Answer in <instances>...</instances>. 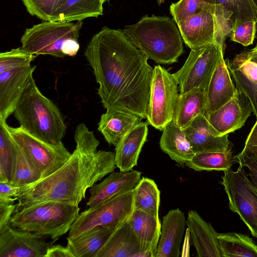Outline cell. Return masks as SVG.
I'll use <instances>...</instances> for the list:
<instances>
[{
  "label": "cell",
  "mask_w": 257,
  "mask_h": 257,
  "mask_svg": "<svg viewBox=\"0 0 257 257\" xmlns=\"http://www.w3.org/2000/svg\"><path fill=\"white\" fill-rule=\"evenodd\" d=\"M84 55L99 84L97 93L104 108L146 118L153 68L122 31L102 28Z\"/></svg>",
  "instance_id": "1"
},
{
  "label": "cell",
  "mask_w": 257,
  "mask_h": 257,
  "mask_svg": "<svg viewBox=\"0 0 257 257\" xmlns=\"http://www.w3.org/2000/svg\"><path fill=\"white\" fill-rule=\"evenodd\" d=\"M74 140L76 148L63 166L49 176L23 186L15 198V211L45 201L78 206L88 188L114 171L115 154L97 151L99 142L84 123L76 126Z\"/></svg>",
  "instance_id": "2"
},
{
  "label": "cell",
  "mask_w": 257,
  "mask_h": 257,
  "mask_svg": "<svg viewBox=\"0 0 257 257\" xmlns=\"http://www.w3.org/2000/svg\"><path fill=\"white\" fill-rule=\"evenodd\" d=\"M175 22L168 17L147 15L122 31L148 59L171 64L184 53L182 37Z\"/></svg>",
  "instance_id": "3"
},
{
  "label": "cell",
  "mask_w": 257,
  "mask_h": 257,
  "mask_svg": "<svg viewBox=\"0 0 257 257\" xmlns=\"http://www.w3.org/2000/svg\"><path fill=\"white\" fill-rule=\"evenodd\" d=\"M14 116L20 126L33 137L46 143L59 145L66 126L58 107L44 96L30 77L16 105Z\"/></svg>",
  "instance_id": "4"
},
{
  "label": "cell",
  "mask_w": 257,
  "mask_h": 257,
  "mask_svg": "<svg viewBox=\"0 0 257 257\" xmlns=\"http://www.w3.org/2000/svg\"><path fill=\"white\" fill-rule=\"evenodd\" d=\"M79 211L77 205L45 201L15 211L10 223L18 229L58 239L70 230Z\"/></svg>",
  "instance_id": "5"
},
{
  "label": "cell",
  "mask_w": 257,
  "mask_h": 257,
  "mask_svg": "<svg viewBox=\"0 0 257 257\" xmlns=\"http://www.w3.org/2000/svg\"><path fill=\"white\" fill-rule=\"evenodd\" d=\"M36 57L21 47L0 54V118L6 120L14 113L36 68L31 63Z\"/></svg>",
  "instance_id": "6"
},
{
  "label": "cell",
  "mask_w": 257,
  "mask_h": 257,
  "mask_svg": "<svg viewBox=\"0 0 257 257\" xmlns=\"http://www.w3.org/2000/svg\"><path fill=\"white\" fill-rule=\"evenodd\" d=\"M82 21L76 23L62 21H44L25 30L21 42L22 49L38 56L49 55L63 58L62 52L65 43L70 39L78 40Z\"/></svg>",
  "instance_id": "7"
},
{
  "label": "cell",
  "mask_w": 257,
  "mask_h": 257,
  "mask_svg": "<svg viewBox=\"0 0 257 257\" xmlns=\"http://www.w3.org/2000/svg\"><path fill=\"white\" fill-rule=\"evenodd\" d=\"M134 194L133 189L81 212L67 237L75 238L97 226L117 228L134 211Z\"/></svg>",
  "instance_id": "8"
},
{
  "label": "cell",
  "mask_w": 257,
  "mask_h": 257,
  "mask_svg": "<svg viewBox=\"0 0 257 257\" xmlns=\"http://www.w3.org/2000/svg\"><path fill=\"white\" fill-rule=\"evenodd\" d=\"M178 85L173 74L160 65L154 67L146 118L155 128L163 131L172 121L179 95Z\"/></svg>",
  "instance_id": "9"
},
{
  "label": "cell",
  "mask_w": 257,
  "mask_h": 257,
  "mask_svg": "<svg viewBox=\"0 0 257 257\" xmlns=\"http://www.w3.org/2000/svg\"><path fill=\"white\" fill-rule=\"evenodd\" d=\"M243 168L224 171L220 184L229 200V207L237 213L254 237H257V188L250 181Z\"/></svg>",
  "instance_id": "10"
},
{
  "label": "cell",
  "mask_w": 257,
  "mask_h": 257,
  "mask_svg": "<svg viewBox=\"0 0 257 257\" xmlns=\"http://www.w3.org/2000/svg\"><path fill=\"white\" fill-rule=\"evenodd\" d=\"M223 52L221 45L215 41L205 47L191 50L183 66L173 74L180 93L194 88L206 91Z\"/></svg>",
  "instance_id": "11"
},
{
  "label": "cell",
  "mask_w": 257,
  "mask_h": 257,
  "mask_svg": "<svg viewBox=\"0 0 257 257\" xmlns=\"http://www.w3.org/2000/svg\"><path fill=\"white\" fill-rule=\"evenodd\" d=\"M8 130L15 142L39 170L41 179L59 169L71 155L63 143L53 145L46 143L31 135L21 126L8 125Z\"/></svg>",
  "instance_id": "12"
},
{
  "label": "cell",
  "mask_w": 257,
  "mask_h": 257,
  "mask_svg": "<svg viewBox=\"0 0 257 257\" xmlns=\"http://www.w3.org/2000/svg\"><path fill=\"white\" fill-rule=\"evenodd\" d=\"M47 236L18 229L9 223L0 229V257H45L54 242Z\"/></svg>",
  "instance_id": "13"
},
{
  "label": "cell",
  "mask_w": 257,
  "mask_h": 257,
  "mask_svg": "<svg viewBox=\"0 0 257 257\" xmlns=\"http://www.w3.org/2000/svg\"><path fill=\"white\" fill-rule=\"evenodd\" d=\"M252 111L247 98L237 89L233 97L206 117L218 133L226 135L242 127Z\"/></svg>",
  "instance_id": "14"
},
{
  "label": "cell",
  "mask_w": 257,
  "mask_h": 257,
  "mask_svg": "<svg viewBox=\"0 0 257 257\" xmlns=\"http://www.w3.org/2000/svg\"><path fill=\"white\" fill-rule=\"evenodd\" d=\"M214 9L215 5L177 24L183 41L191 50L205 47L214 41Z\"/></svg>",
  "instance_id": "15"
},
{
  "label": "cell",
  "mask_w": 257,
  "mask_h": 257,
  "mask_svg": "<svg viewBox=\"0 0 257 257\" xmlns=\"http://www.w3.org/2000/svg\"><path fill=\"white\" fill-rule=\"evenodd\" d=\"M183 129L195 154L224 152L231 148L228 135H221L204 114L196 117Z\"/></svg>",
  "instance_id": "16"
},
{
  "label": "cell",
  "mask_w": 257,
  "mask_h": 257,
  "mask_svg": "<svg viewBox=\"0 0 257 257\" xmlns=\"http://www.w3.org/2000/svg\"><path fill=\"white\" fill-rule=\"evenodd\" d=\"M141 172H112L98 184L90 188V197L86 203L89 208L94 207L112 197L134 189L141 179Z\"/></svg>",
  "instance_id": "17"
},
{
  "label": "cell",
  "mask_w": 257,
  "mask_h": 257,
  "mask_svg": "<svg viewBox=\"0 0 257 257\" xmlns=\"http://www.w3.org/2000/svg\"><path fill=\"white\" fill-rule=\"evenodd\" d=\"M186 224L184 213L181 210L169 211L163 218L155 257H179Z\"/></svg>",
  "instance_id": "18"
},
{
  "label": "cell",
  "mask_w": 257,
  "mask_h": 257,
  "mask_svg": "<svg viewBox=\"0 0 257 257\" xmlns=\"http://www.w3.org/2000/svg\"><path fill=\"white\" fill-rule=\"evenodd\" d=\"M186 225L199 257H221L218 233L195 210L188 211Z\"/></svg>",
  "instance_id": "19"
},
{
  "label": "cell",
  "mask_w": 257,
  "mask_h": 257,
  "mask_svg": "<svg viewBox=\"0 0 257 257\" xmlns=\"http://www.w3.org/2000/svg\"><path fill=\"white\" fill-rule=\"evenodd\" d=\"M237 91L222 56L205 91L206 106L205 115L207 116L227 103L233 97Z\"/></svg>",
  "instance_id": "20"
},
{
  "label": "cell",
  "mask_w": 257,
  "mask_h": 257,
  "mask_svg": "<svg viewBox=\"0 0 257 257\" xmlns=\"http://www.w3.org/2000/svg\"><path fill=\"white\" fill-rule=\"evenodd\" d=\"M148 124V122H140L115 146V164L120 171L128 172L137 166L140 152L147 141Z\"/></svg>",
  "instance_id": "21"
},
{
  "label": "cell",
  "mask_w": 257,
  "mask_h": 257,
  "mask_svg": "<svg viewBox=\"0 0 257 257\" xmlns=\"http://www.w3.org/2000/svg\"><path fill=\"white\" fill-rule=\"evenodd\" d=\"M143 119L136 114L121 110H106L98 123V131L106 141L115 147L120 140Z\"/></svg>",
  "instance_id": "22"
},
{
  "label": "cell",
  "mask_w": 257,
  "mask_h": 257,
  "mask_svg": "<svg viewBox=\"0 0 257 257\" xmlns=\"http://www.w3.org/2000/svg\"><path fill=\"white\" fill-rule=\"evenodd\" d=\"M140 244L141 252L155 257L161 233L159 218L141 210H134L127 219Z\"/></svg>",
  "instance_id": "23"
},
{
  "label": "cell",
  "mask_w": 257,
  "mask_h": 257,
  "mask_svg": "<svg viewBox=\"0 0 257 257\" xmlns=\"http://www.w3.org/2000/svg\"><path fill=\"white\" fill-rule=\"evenodd\" d=\"M140 244L127 219L111 234L96 257H137Z\"/></svg>",
  "instance_id": "24"
},
{
  "label": "cell",
  "mask_w": 257,
  "mask_h": 257,
  "mask_svg": "<svg viewBox=\"0 0 257 257\" xmlns=\"http://www.w3.org/2000/svg\"><path fill=\"white\" fill-rule=\"evenodd\" d=\"M160 147L163 152L180 166L185 165L195 155L183 128L172 121L163 128Z\"/></svg>",
  "instance_id": "25"
},
{
  "label": "cell",
  "mask_w": 257,
  "mask_h": 257,
  "mask_svg": "<svg viewBox=\"0 0 257 257\" xmlns=\"http://www.w3.org/2000/svg\"><path fill=\"white\" fill-rule=\"evenodd\" d=\"M205 91L194 88L180 93L176 103L172 122L180 127L188 125L196 117L205 113Z\"/></svg>",
  "instance_id": "26"
},
{
  "label": "cell",
  "mask_w": 257,
  "mask_h": 257,
  "mask_svg": "<svg viewBox=\"0 0 257 257\" xmlns=\"http://www.w3.org/2000/svg\"><path fill=\"white\" fill-rule=\"evenodd\" d=\"M116 228L97 226L75 238L67 237V246L74 257H96Z\"/></svg>",
  "instance_id": "27"
},
{
  "label": "cell",
  "mask_w": 257,
  "mask_h": 257,
  "mask_svg": "<svg viewBox=\"0 0 257 257\" xmlns=\"http://www.w3.org/2000/svg\"><path fill=\"white\" fill-rule=\"evenodd\" d=\"M102 15L100 0H66L54 13L51 21H79Z\"/></svg>",
  "instance_id": "28"
},
{
  "label": "cell",
  "mask_w": 257,
  "mask_h": 257,
  "mask_svg": "<svg viewBox=\"0 0 257 257\" xmlns=\"http://www.w3.org/2000/svg\"><path fill=\"white\" fill-rule=\"evenodd\" d=\"M134 192V210L143 211L159 218L160 191L155 181L143 177Z\"/></svg>",
  "instance_id": "29"
},
{
  "label": "cell",
  "mask_w": 257,
  "mask_h": 257,
  "mask_svg": "<svg viewBox=\"0 0 257 257\" xmlns=\"http://www.w3.org/2000/svg\"><path fill=\"white\" fill-rule=\"evenodd\" d=\"M218 239L221 257H257V245L246 235L218 233Z\"/></svg>",
  "instance_id": "30"
},
{
  "label": "cell",
  "mask_w": 257,
  "mask_h": 257,
  "mask_svg": "<svg viewBox=\"0 0 257 257\" xmlns=\"http://www.w3.org/2000/svg\"><path fill=\"white\" fill-rule=\"evenodd\" d=\"M236 163L231 148L224 152H209L195 154L186 164L189 168L197 171H226Z\"/></svg>",
  "instance_id": "31"
},
{
  "label": "cell",
  "mask_w": 257,
  "mask_h": 257,
  "mask_svg": "<svg viewBox=\"0 0 257 257\" xmlns=\"http://www.w3.org/2000/svg\"><path fill=\"white\" fill-rule=\"evenodd\" d=\"M16 158V143L6 120L0 118V182H11Z\"/></svg>",
  "instance_id": "32"
},
{
  "label": "cell",
  "mask_w": 257,
  "mask_h": 257,
  "mask_svg": "<svg viewBox=\"0 0 257 257\" xmlns=\"http://www.w3.org/2000/svg\"><path fill=\"white\" fill-rule=\"evenodd\" d=\"M41 179V173L39 170L16 143L14 171L10 183L16 186H24L34 183Z\"/></svg>",
  "instance_id": "33"
},
{
  "label": "cell",
  "mask_w": 257,
  "mask_h": 257,
  "mask_svg": "<svg viewBox=\"0 0 257 257\" xmlns=\"http://www.w3.org/2000/svg\"><path fill=\"white\" fill-rule=\"evenodd\" d=\"M215 5H221L232 13V18L241 21L257 22V11L253 0H213Z\"/></svg>",
  "instance_id": "34"
},
{
  "label": "cell",
  "mask_w": 257,
  "mask_h": 257,
  "mask_svg": "<svg viewBox=\"0 0 257 257\" xmlns=\"http://www.w3.org/2000/svg\"><path fill=\"white\" fill-rule=\"evenodd\" d=\"M214 5L213 0H180L170 6V11L173 19L177 24Z\"/></svg>",
  "instance_id": "35"
},
{
  "label": "cell",
  "mask_w": 257,
  "mask_h": 257,
  "mask_svg": "<svg viewBox=\"0 0 257 257\" xmlns=\"http://www.w3.org/2000/svg\"><path fill=\"white\" fill-rule=\"evenodd\" d=\"M214 18L215 25L214 41L221 45L224 51L225 41L226 37L230 36L232 28V14L222 5H215Z\"/></svg>",
  "instance_id": "36"
},
{
  "label": "cell",
  "mask_w": 257,
  "mask_h": 257,
  "mask_svg": "<svg viewBox=\"0 0 257 257\" xmlns=\"http://www.w3.org/2000/svg\"><path fill=\"white\" fill-rule=\"evenodd\" d=\"M29 13L44 21H51L55 11L66 0H22Z\"/></svg>",
  "instance_id": "37"
},
{
  "label": "cell",
  "mask_w": 257,
  "mask_h": 257,
  "mask_svg": "<svg viewBox=\"0 0 257 257\" xmlns=\"http://www.w3.org/2000/svg\"><path fill=\"white\" fill-rule=\"evenodd\" d=\"M256 31V22L234 20L230 35V39L244 46L253 44Z\"/></svg>",
  "instance_id": "38"
},
{
  "label": "cell",
  "mask_w": 257,
  "mask_h": 257,
  "mask_svg": "<svg viewBox=\"0 0 257 257\" xmlns=\"http://www.w3.org/2000/svg\"><path fill=\"white\" fill-rule=\"evenodd\" d=\"M227 65L236 88L247 98L257 119V84L249 81L238 69Z\"/></svg>",
  "instance_id": "39"
},
{
  "label": "cell",
  "mask_w": 257,
  "mask_h": 257,
  "mask_svg": "<svg viewBox=\"0 0 257 257\" xmlns=\"http://www.w3.org/2000/svg\"><path fill=\"white\" fill-rule=\"evenodd\" d=\"M227 64L238 69L249 81L257 84V63L236 55Z\"/></svg>",
  "instance_id": "40"
},
{
  "label": "cell",
  "mask_w": 257,
  "mask_h": 257,
  "mask_svg": "<svg viewBox=\"0 0 257 257\" xmlns=\"http://www.w3.org/2000/svg\"><path fill=\"white\" fill-rule=\"evenodd\" d=\"M235 158L239 167L248 169L249 173L247 175L250 177L252 182L257 188V157L243 149Z\"/></svg>",
  "instance_id": "41"
},
{
  "label": "cell",
  "mask_w": 257,
  "mask_h": 257,
  "mask_svg": "<svg viewBox=\"0 0 257 257\" xmlns=\"http://www.w3.org/2000/svg\"><path fill=\"white\" fill-rule=\"evenodd\" d=\"M23 186L10 182H0V203H14L16 197L22 191Z\"/></svg>",
  "instance_id": "42"
},
{
  "label": "cell",
  "mask_w": 257,
  "mask_h": 257,
  "mask_svg": "<svg viewBox=\"0 0 257 257\" xmlns=\"http://www.w3.org/2000/svg\"><path fill=\"white\" fill-rule=\"evenodd\" d=\"M16 207L14 203H0V229L10 223Z\"/></svg>",
  "instance_id": "43"
},
{
  "label": "cell",
  "mask_w": 257,
  "mask_h": 257,
  "mask_svg": "<svg viewBox=\"0 0 257 257\" xmlns=\"http://www.w3.org/2000/svg\"><path fill=\"white\" fill-rule=\"evenodd\" d=\"M45 257H74L67 246L52 245L48 249Z\"/></svg>",
  "instance_id": "44"
},
{
  "label": "cell",
  "mask_w": 257,
  "mask_h": 257,
  "mask_svg": "<svg viewBox=\"0 0 257 257\" xmlns=\"http://www.w3.org/2000/svg\"><path fill=\"white\" fill-rule=\"evenodd\" d=\"M79 47L77 40L70 39L65 43L62 52L65 56H74L77 54Z\"/></svg>",
  "instance_id": "45"
},
{
  "label": "cell",
  "mask_w": 257,
  "mask_h": 257,
  "mask_svg": "<svg viewBox=\"0 0 257 257\" xmlns=\"http://www.w3.org/2000/svg\"><path fill=\"white\" fill-rule=\"evenodd\" d=\"M237 56L242 58L248 59L257 63V43L254 48L248 51H244L238 54Z\"/></svg>",
  "instance_id": "46"
},
{
  "label": "cell",
  "mask_w": 257,
  "mask_h": 257,
  "mask_svg": "<svg viewBox=\"0 0 257 257\" xmlns=\"http://www.w3.org/2000/svg\"><path fill=\"white\" fill-rule=\"evenodd\" d=\"M257 144V120L246 140L245 145Z\"/></svg>",
  "instance_id": "47"
},
{
  "label": "cell",
  "mask_w": 257,
  "mask_h": 257,
  "mask_svg": "<svg viewBox=\"0 0 257 257\" xmlns=\"http://www.w3.org/2000/svg\"><path fill=\"white\" fill-rule=\"evenodd\" d=\"M243 149L257 157V144L244 145Z\"/></svg>",
  "instance_id": "48"
},
{
  "label": "cell",
  "mask_w": 257,
  "mask_h": 257,
  "mask_svg": "<svg viewBox=\"0 0 257 257\" xmlns=\"http://www.w3.org/2000/svg\"><path fill=\"white\" fill-rule=\"evenodd\" d=\"M165 2V0H157L158 4L160 5L162 3H164Z\"/></svg>",
  "instance_id": "49"
},
{
  "label": "cell",
  "mask_w": 257,
  "mask_h": 257,
  "mask_svg": "<svg viewBox=\"0 0 257 257\" xmlns=\"http://www.w3.org/2000/svg\"><path fill=\"white\" fill-rule=\"evenodd\" d=\"M253 1L254 3L255 7H256V11H257V0H253ZM256 25H257V22H256Z\"/></svg>",
  "instance_id": "50"
},
{
  "label": "cell",
  "mask_w": 257,
  "mask_h": 257,
  "mask_svg": "<svg viewBox=\"0 0 257 257\" xmlns=\"http://www.w3.org/2000/svg\"><path fill=\"white\" fill-rule=\"evenodd\" d=\"M101 3L103 5L105 2L108 1L109 0H100Z\"/></svg>",
  "instance_id": "51"
}]
</instances>
